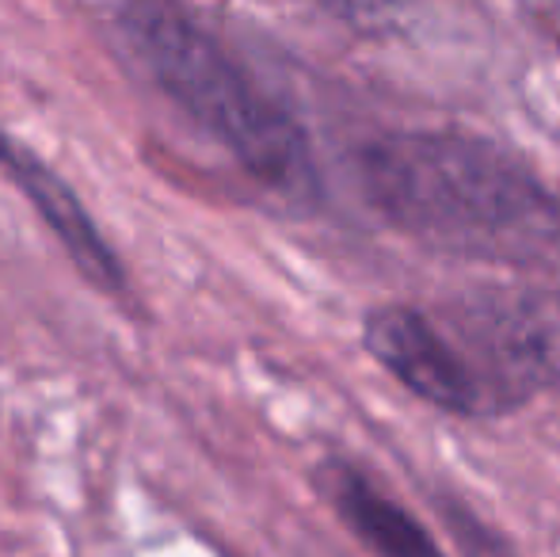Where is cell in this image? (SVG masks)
I'll use <instances>...</instances> for the list:
<instances>
[{"instance_id":"6","label":"cell","mask_w":560,"mask_h":557,"mask_svg":"<svg viewBox=\"0 0 560 557\" xmlns=\"http://www.w3.org/2000/svg\"><path fill=\"white\" fill-rule=\"evenodd\" d=\"M320 4L332 8V12H339V15H347L351 23H359L362 15L385 12V4H389V0H320Z\"/></svg>"},{"instance_id":"2","label":"cell","mask_w":560,"mask_h":557,"mask_svg":"<svg viewBox=\"0 0 560 557\" xmlns=\"http://www.w3.org/2000/svg\"><path fill=\"white\" fill-rule=\"evenodd\" d=\"M366 356L423 405L500 420L560 390V287L488 282L362 321Z\"/></svg>"},{"instance_id":"3","label":"cell","mask_w":560,"mask_h":557,"mask_svg":"<svg viewBox=\"0 0 560 557\" xmlns=\"http://www.w3.org/2000/svg\"><path fill=\"white\" fill-rule=\"evenodd\" d=\"M118 31L164 100L282 199L317 195V156L302 119L256 81L187 0H122Z\"/></svg>"},{"instance_id":"5","label":"cell","mask_w":560,"mask_h":557,"mask_svg":"<svg viewBox=\"0 0 560 557\" xmlns=\"http://www.w3.org/2000/svg\"><path fill=\"white\" fill-rule=\"evenodd\" d=\"M313 485H317L320 500L328 512L343 523V531L362 543L370 554L385 557H439L443 546L439 538L416 520L393 492H385L374 477L362 466L347 459H325L313 469Z\"/></svg>"},{"instance_id":"1","label":"cell","mask_w":560,"mask_h":557,"mask_svg":"<svg viewBox=\"0 0 560 557\" xmlns=\"http://www.w3.org/2000/svg\"><path fill=\"white\" fill-rule=\"evenodd\" d=\"M351 172L366 207L423 248L511 268L560 253V195L485 135L382 130L354 146Z\"/></svg>"},{"instance_id":"4","label":"cell","mask_w":560,"mask_h":557,"mask_svg":"<svg viewBox=\"0 0 560 557\" xmlns=\"http://www.w3.org/2000/svg\"><path fill=\"white\" fill-rule=\"evenodd\" d=\"M0 172L20 187V195L31 202V210L58 237V245L66 248L77 276L89 287H96L100 294H118L126 287L122 260H118L112 241L104 237V230L96 225L92 210L81 202L77 187L58 169H50L27 141L12 138L8 130H0Z\"/></svg>"}]
</instances>
